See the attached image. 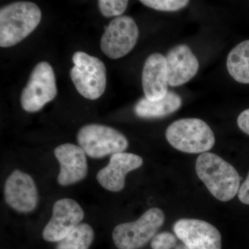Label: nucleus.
<instances>
[{
    "label": "nucleus",
    "mask_w": 249,
    "mask_h": 249,
    "mask_svg": "<svg viewBox=\"0 0 249 249\" xmlns=\"http://www.w3.org/2000/svg\"><path fill=\"white\" fill-rule=\"evenodd\" d=\"M196 170L198 178L218 200H231L238 193L240 175L222 157L209 152L201 154L196 159Z\"/></svg>",
    "instance_id": "f257e3e1"
},
{
    "label": "nucleus",
    "mask_w": 249,
    "mask_h": 249,
    "mask_svg": "<svg viewBox=\"0 0 249 249\" xmlns=\"http://www.w3.org/2000/svg\"><path fill=\"white\" fill-rule=\"evenodd\" d=\"M42 12L31 1H17L0 10V47L17 45L40 24Z\"/></svg>",
    "instance_id": "f03ea898"
},
{
    "label": "nucleus",
    "mask_w": 249,
    "mask_h": 249,
    "mask_svg": "<svg viewBox=\"0 0 249 249\" xmlns=\"http://www.w3.org/2000/svg\"><path fill=\"white\" fill-rule=\"evenodd\" d=\"M165 137L174 148L188 154L208 152L215 143L213 132L209 124L193 118L178 119L170 124Z\"/></svg>",
    "instance_id": "7ed1b4c3"
},
{
    "label": "nucleus",
    "mask_w": 249,
    "mask_h": 249,
    "mask_svg": "<svg viewBox=\"0 0 249 249\" xmlns=\"http://www.w3.org/2000/svg\"><path fill=\"white\" fill-rule=\"evenodd\" d=\"M165 222L162 210L152 208L132 222L119 224L114 228L112 239L118 249H139L156 235Z\"/></svg>",
    "instance_id": "20e7f679"
},
{
    "label": "nucleus",
    "mask_w": 249,
    "mask_h": 249,
    "mask_svg": "<svg viewBox=\"0 0 249 249\" xmlns=\"http://www.w3.org/2000/svg\"><path fill=\"white\" fill-rule=\"evenodd\" d=\"M72 59L74 66L70 70V77L78 92L89 100L101 97L107 85L104 63L83 52H76Z\"/></svg>",
    "instance_id": "39448f33"
},
{
    "label": "nucleus",
    "mask_w": 249,
    "mask_h": 249,
    "mask_svg": "<svg viewBox=\"0 0 249 249\" xmlns=\"http://www.w3.org/2000/svg\"><path fill=\"white\" fill-rule=\"evenodd\" d=\"M77 141L85 154L93 159L124 152L129 145L124 134L109 126L100 124L82 127L77 134Z\"/></svg>",
    "instance_id": "423d86ee"
},
{
    "label": "nucleus",
    "mask_w": 249,
    "mask_h": 249,
    "mask_svg": "<svg viewBox=\"0 0 249 249\" xmlns=\"http://www.w3.org/2000/svg\"><path fill=\"white\" fill-rule=\"evenodd\" d=\"M58 93L55 73L50 64L39 62L21 94V106L28 112L40 111Z\"/></svg>",
    "instance_id": "0eeeda50"
},
{
    "label": "nucleus",
    "mask_w": 249,
    "mask_h": 249,
    "mask_svg": "<svg viewBox=\"0 0 249 249\" xmlns=\"http://www.w3.org/2000/svg\"><path fill=\"white\" fill-rule=\"evenodd\" d=\"M139 36V28L133 18L116 17L106 27L101 37V50L109 58H122L135 47Z\"/></svg>",
    "instance_id": "6e6552de"
},
{
    "label": "nucleus",
    "mask_w": 249,
    "mask_h": 249,
    "mask_svg": "<svg viewBox=\"0 0 249 249\" xmlns=\"http://www.w3.org/2000/svg\"><path fill=\"white\" fill-rule=\"evenodd\" d=\"M85 213L76 201L63 198L55 201L52 216L42 231V237L49 242H60L84 219Z\"/></svg>",
    "instance_id": "1a4fd4ad"
},
{
    "label": "nucleus",
    "mask_w": 249,
    "mask_h": 249,
    "mask_svg": "<svg viewBox=\"0 0 249 249\" xmlns=\"http://www.w3.org/2000/svg\"><path fill=\"white\" fill-rule=\"evenodd\" d=\"M173 231L190 249H222L220 232L206 221L180 219L174 224Z\"/></svg>",
    "instance_id": "9d476101"
},
{
    "label": "nucleus",
    "mask_w": 249,
    "mask_h": 249,
    "mask_svg": "<svg viewBox=\"0 0 249 249\" xmlns=\"http://www.w3.org/2000/svg\"><path fill=\"white\" fill-rule=\"evenodd\" d=\"M5 201L17 212L29 213L37 208L39 196L35 181L29 174L15 170L4 185Z\"/></svg>",
    "instance_id": "9b49d317"
},
{
    "label": "nucleus",
    "mask_w": 249,
    "mask_h": 249,
    "mask_svg": "<svg viewBox=\"0 0 249 249\" xmlns=\"http://www.w3.org/2000/svg\"><path fill=\"white\" fill-rule=\"evenodd\" d=\"M54 155L60 163L57 180L60 186L75 184L86 178L88 160L81 147L71 143L62 144L54 150Z\"/></svg>",
    "instance_id": "f8f14e48"
},
{
    "label": "nucleus",
    "mask_w": 249,
    "mask_h": 249,
    "mask_svg": "<svg viewBox=\"0 0 249 249\" xmlns=\"http://www.w3.org/2000/svg\"><path fill=\"white\" fill-rule=\"evenodd\" d=\"M142 157L132 153L121 152L111 155L107 166L99 170L96 179L103 188L111 192H120L125 185L126 175L140 168Z\"/></svg>",
    "instance_id": "ddd939ff"
},
{
    "label": "nucleus",
    "mask_w": 249,
    "mask_h": 249,
    "mask_svg": "<svg viewBox=\"0 0 249 249\" xmlns=\"http://www.w3.org/2000/svg\"><path fill=\"white\" fill-rule=\"evenodd\" d=\"M165 58L170 86L184 85L196 76L199 70V61L188 45L175 46L167 53Z\"/></svg>",
    "instance_id": "4468645a"
},
{
    "label": "nucleus",
    "mask_w": 249,
    "mask_h": 249,
    "mask_svg": "<svg viewBox=\"0 0 249 249\" xmlns=\"http://www.w3.org/2000/svg\"><path fill=\"white\" fill-rule=\"evenodd\" d=\"M142 85L145 98L158 101L168 90L166 58L161 53H152L145 60L142 72Z\"/></svg>",
    "instance_id": "2eb2a0df"
},
{
    "label": "nucleus",
    "mask_w": 249,
    "mask_h": 249,
    "mask_svg": "<svg viewBox=\"0 0 249 249\" xmlns=\"http://www.w3.org/2000/svg\"><path fill=\"white\" fill-rule=\"evenodd\" d=\"M182 105L181 96L173 91H168L164 97L158 101L142 98L134 107L136 115L142 119H160L178 111Z\"/></svg>",
    "instance_id": "dca6fc26"
},
{
    "label": "nucleus",
    "mask_w": 249,
    "mask_h": 249,
    "mask_svg": "<svg viewBox=\"0 0 249 249\" xmlns=\"http://www.w3.org/2000/svg\"><path fill=\"white\" fill-rule=\"evenodd\" d=\"M227 67L231 76L238 83L249 84V40L240 42L228 55Z\"/></svg>",
    "instance_id": "f3484780"
},
{
    "label": "nucleus",
    "mask_w": 249,
    "mask_h": 249,
    "mask_svg": "<svg viewBox=\"0 0 249 249\" xmlns=\"http://www.w3.org/2000/svg\"><path fill=\"white\" fill-rule=\"evenodd\" d=\"M93 238L92 227L86 223H81L58 242L55 249H89Z\"/></svg>",
    "instance_id": "a211bd4d"
},
{
    "label": "nucleus",
    "mask_w": 249,
    "mask_h": 249,
    "mask_svg": "<svg viewBox=\"0 0 249 249\" xmlns=\"http://www.w3.org/2000/svg\"><path fill=\"white\" fill-rule=\"evenodd\" d=\"M188 0H142L141 3L147 7L157 11L173 12L186 7L189 4Z\"/></svg>",
    "instance_id": "6ab92c4d"
},
{
    "label": "nucleus",
    "mask_w": 249,
    "mask_h": 249,
    "mask_svg": "<svg viewBox=\"0 0 249 249\" xmlns=\"http://www.w3.org/2000/svg\"><path fill=\"white\" fill-rule=\"evenodd\" d=\"M128 1L124 0H99L98 8L105 17H119L124 14L128 6Z\"/></svg>",
    "instance_id": "aec40b11"
},
{
    "label": "nucleus",
    "mask_w": 249,
    "mask_h": 249,
    "mask_svg": "<svg viewBox=\"0 0 249 249\" xmlns=\"http://www.w3.org/2000/svg\"><path fill=\"white\" fill-rule=\"evenodd\" d=\"M178 238L169 232H162L152 239L150 245L152 249H173L176 247Z\"/></svg>",
    "instance_id": "412c9836"
},
{
    "label": "nucleus",
    "mask_w": 249,
    "mask_h": 249,
    "mask_svg": "<svg viewBox=\"0 0 249 249\" xmlns=\"http://www.w3.org/2000/svg\"><path fill=\"white\" fill-rule=\"evenodd\" d=\"M237 196L242 204L249 205V173L245 181L241 185Z\"/></svg>",
    "instance_id": "4be33fe9"
},
{
    "label": "nucleus",
    "mask_w": 249,
    "mask_h": 249,
    "mask_svg": "<svg viewBox=\"0 0 249 249\" xmlns=\"http://www.w3.org/2000/svg\"><path fill=\"white\" fill-rule=\"evenodd\" d=\"M237 122L241 130L249 135V109L241 113L237 118Z\"/></svg>",
    "instance_id": "5701e85b"
},
{
    "label": "nucleus",
    "mask_w": 249,
    "mask_h": 249,
    "mask_svg": "<svg viewBox=\"0 0 249 249\" xmlns=\"http://www.w3.org/2000/svg\"><path fill=\"white\" fill-rule=\"evenodd\" d=\"M175 249H190L188 247H186L184 244L182 243L181 245H178L175 247Z\"/></svg>",
    "instance_id": "b1692460"
}]
</instances>
